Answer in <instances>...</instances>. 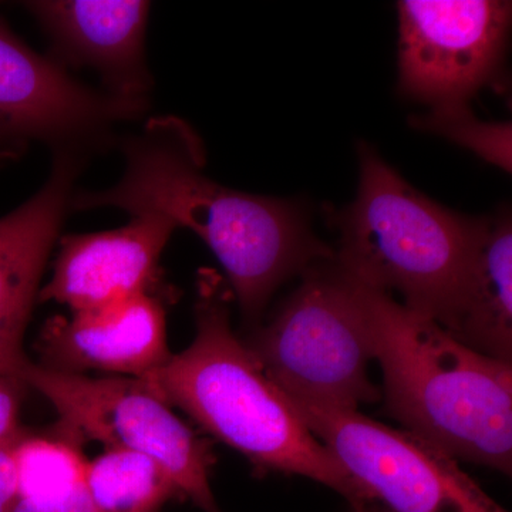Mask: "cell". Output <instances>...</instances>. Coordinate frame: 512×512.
<instances>
[{
	"label": "cell",
	"mask_w": 512,
	"mask_h": 512,
	"mask_svg": "<svg viewBox=\"0 0 512 512\" xmlns=\"http://www.w3.org/2000/svg\"><path fill=\"white\" fill-rule=\"evenodd\" d=\"M137 110L74 79L50 55L26 45L0 16V164L19 160L33 144L89 156L107 146L121 121Z\"/></svg>",
	"instance_id": "8"
},
{
	"label": "cell",
	"mask_w": 512,
	"mask_h": 512,
	"mask_svg": "<svg viewBox=\"0 0 512 512\" xmlns=\"http://www.w3.org/2000/svg\"><path fill=\"white\" fill-rule=\"evenodd\" d=\"M43 366L59 372L109 373L143 379L170 360L164 303L154 293L134 296L96 311L56 316L43 326Z\"/></svg>",
	"instance_id": "12"
},
{
	"label": "cell",
	"mask_w": 512,
	"mask_h": 512,
	"mask_svg": "<svg viewBox=\"0 0 512 512\" xmlns=\"http://www.w3.org/2000/svg\"><path fill=\"white\" fill-rule=\"evenodd\" d=\"M12 512H103L96 507L90 495L87 494L86 485H80L72 493L64 495L57 500L46 503H30L18 500Z\"/></svg>",
	"instance_id": "20"
},
{
	"label": "cell",
	"mask_w": 512,
	"mask_h": 512,
	"mask_svg": "<svg viewBox=\"0 0 512 512\" xmlns=\"http://www.w3.org/2000/svg\"><path fill=\"white\" fill-rule=\"evenodd\" d=\"M16 376L52 403L63 423L107 450L153 458L177 485L180 497L204 512H221L211 488L215 464L201 439L148 384L128 377L59 372L28 359Z\"/></svg>",
	"instance_id": "6"
},
{
	"label": "cell",
	"mask_w": 512,
	"mask_h": 512,
	"mask_svg": "<svg viewBox=\"0 0 512 512\" xmlns=\"http://www.w3.org/2000/svg\"><path fill=\"white\" fill-rule=\"evenodd\" d=\"M302 284L248 348L291 403L359 410L379 400L362 292L335 256L303 272Z\"/></svg>",
	"instance_id": "5"
},
{
	"label": "cell",
	"mask_w": 512,
	"mask_h": 512,
	"mask_svg": "<svg viewBox=\"0 0 512 512\" xmlns=\"http://www.w3.org/2000/svg\"><path fill=\"white\" fill-rule=\"evenodd\" d=\"M177 228L158 215H136L124 227L59 238V254L40 302H57L72 313L96 311L154 293L160 261Z\"/></svg>",
	"instance_id": "11"
},
{
	"label": "cell",
	"mask_w": 512,
	"mask_h": 512,
	"mask_svg": "<svg viewBox=\"0 0 512 512\" xmlns=\"http://www.w3.org/2000/svg\"><path fill=\"white\" fill-rule=\"evenodd\" d=\"M126 167L114 187L76 192V211L117 208L158 215L187 228L218 259L242 316L258 322L276 289L316 262L333 258L296 202L225 187L205 174L204 144L187 121L153 117L121 141Z\"/></svg>",
	"instance_id": "1"
},
{
	"label": "cell",
	"mask_w": 512,
	"mask_h": 512,
	"mask_svg": "<svg viewBox=\"0 0 512 512\" xmlns=\"http://www.w3.org/2000/svg\"><path fill=\"white\" fill-rule=\"evenodd\" d=\"M0 444V512H12L18 503V474L15 466V448L20 436Z\"/></svg>",
	"instance_id": "19"
},
{
	"label": "cell",
	"mask_w": 512,
	"mask_h": 512,
	"mask_svg": "<svg viewBox=\"0 0 512 512\" xmlns=\"http://www.w3.org/2000/svg\"><path fill=\"white\" fill-rule=\"evenodd\" d=\"M410 124L468 148L508 173L511 171L510 123H487L477 119L468 104H448L431 107L430 113L412 117Z\"/></svg>",
	"instance_id": "17"
},
{
	"label": "cell",
	"mask_w": 512,
	"mask_h": 512,
	"mask_svg": "<svg viewBox=\"0 0 512 512\" xmlns=\"http://www.w3.org/2000/svg\"><path fill=\"white\" fill-rule=\"evenodd\" d=\"M19 500L46 503L84 484L87 460L72 444L23 433L16 443Z\"/></svg>",
	"instance_id": "16"
},
{
	"label": "cell",
	"mask_w": 512,
	"mask_h": 512,
	"mask_svg": "<svg viewBox=\"0 0 512 512\" xmlns=\"http://www.w3.org/2000/svg\"><path fill=\"white\" fill-rule=\"evenodd\" d=\"M228 303L220 276L202 271L194 340L140 380L212 437L247 457L256 470L309 478L345 497L355 512L362 511L367 504L359 487L235 335Z\"/></svg>",
	"instance_id": "2"
},
{
	"label": "cell",
	"mask_w": 512,
	"mask_h": 512,
	"mask_svg": "<svg viewBox=\"0 0 512 512\" xmlns=\"http://www.w3.org/2000/svg\"><path fill=\"white\" fill-rule=\"evenodd\" d=\"M52 42L62 66L99 74L101 90L147 110L153 80L146 62L151 3L143 0H35L23 3Z\"/></svg>",
	"instance_id": "10"
},
{
	"label": "cell",
	"mask_w": 512,
	"mask_h": 512,
	"mask_svg": "<svg viewBox=\"0 0 512 512\" xmlns=\"http://www.w3.org/2000/svg\"><path fill=\"white\" fill-rule=\"evenodd\" d=\"M444 329L467 348L512 363L510 211L477 218L460 293Z\"/></svg>",
	"instance_id": "14"
},
{
	"label": "cell",
	"mask_w": 512,
	"mask_h": 512,
	"mask_svg": "<svg viewBox=\"0 0 512 512\" xmlns=\"http://www.w3.org/2000/svg\"><path fill=\"white\" fill-rule=\"evenodd\" d=\"M359 190L332 222L335 259L360 284L402 298V305L446 326L456 306L477 218L430 200L375 148L359 146Z\"/></svg>",
	"instance_id": "4"
},
{
	"label": "cell",
	"mask_w": 512,
	"mask_h": 512,
	"mask_svg": "<svg viewBox=\"0 0 512 512\" xmlns=\"http://www.w3.org/2000/svg\"><path fill=\"white\" fill-rule=\"evenodd\" d=\"M87 494L103 512H160L177 485L153 458L133 451L107 450L87 461Z\"/></svg>",
	"instance_id": "15"
},
{
	"label": "cell",
	"mask_w": 512,
	"mask_h": 512,
	"mask_svg": "<svg viewBox=\"0 0 512 512\" xmlns=\"http://www.w3.org/2000/svg\"><path fill=\"white\" fill-rule=\"evenodd\" d=\"M53 154L42 188L0 218V349H22L47 258L72 210L74 184L86 163V156L73 151Z\"/></svg>",
	"instance_id": "13"
},
{
	"label": "cell",
	"mask_w": 512,
	"mask_h": 512,
	"mask_svg": "<svg viewBox=\"0 0 512 512\" xmlns=\"http://www.w3.org/2000/svg\"><path fill=\"white\" fill-rule=\"evenodd\" d=\"M357 284L387 412L454 460L510 476L512 363L467 348L436 320Z\"/></svg>",
	"instance_id": "3"
},
{
	"label": "cell",
	"mask_w": 512,
	"mask_h": 512,
	"mask_svg": "<svg viewBox=\"0 0 512 512\" xmlns=\"http://www.w3.org/2000/svg\"><path fill=\"white\" fill-rule=\"evenodd\" d=\"M22 380L12 373L0 370V444L18 437L20 384Z\"/></svg>",
	"instance_id": "18"
},
{
	"label": "cell",
	"mask_w": 512,
	"mask_h": 512,
	"mask_svg": "<svg viewBox=\"0 0 512 512\" xmlns=\"http://www.w3.org/2000/svg\"><path fill=\"white\" fill-rule=\"evenodd\" d=\"M360 512H387V511L383 510V508L377 507V505H367L365 510H362Z\"/></svg>",
	"instance_id": "22"
},
{
	"label": "cell",
	"mask_w": 512,
	"mask_h": 512,
	"mask_svg": "<svg viewBox=\"0 0 512 512\" xmlns=\"http://www.w3.org/2000/svg\"><path fill=\"white\" fill-rule=\"evenodd\" d=\"M291 404L367 505L387 512H507L458 461L409 431L394 430L359 410Z\"/></svg>",
	"instance_id": "7"
},
{
	"label": "cell",
	"mask_w": 512,
	"mask_h": 512,
	"mask_svg": "<svg viewBox=\"0 0 512 512\" xmlns=\"http://www.w3.org/2000/svg\"><path fill=\"white\" fill-rule=\"evenodd\" d=\"M26 357L22 349H0V370L16 375V370L25 362Z\"/></svg>",
	"instance_id": "21"
},
{
	"label": "cell",
	"mask_w": 512,
	"mask_h": 512,
	"mask_svg": "<svg viewBox=\"0 0 512 512\" xmlns=\"http://www.w3.org/2000/svg\"><path fill=\"white\" fill-rule=\"evenodd\" d=\"M399 89L431 107L468 104L497 80L511 25L500 0H402Z\"/></svg>",
	"instance_id": "9"
}]
</instances>
